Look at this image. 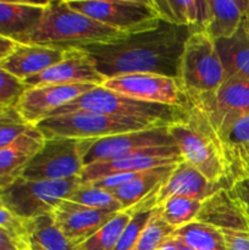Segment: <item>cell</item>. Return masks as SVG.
Wrapping results in <instances>:
<instances>
[{"instance_id": "1", "label": "cell", "mask_w": 249, "mask_h": 250, "mask_svg": "<svg viewBox=\"0 0 249 250\" xmlns=\"http://www.w3.org/2000/svg\"><path fill=\"white\" fill-rule=\"evenodd\" d=\"M189 36L188 27L161 20L158 27L149 31L80 48L90 56L105 80L132 73H154L178 80L181 55Z\"/></svg>"}, {"instance_id": "2", "label": "cell", "mask_w": 249, "mask_h": 250, "mask_svg": "<svg viewBox=\"0 0 249 250\" xmlns=\"http://www.w3.org/2000/svg\"><path fill=\"white\" fill-rule=\"evenodd\" d=\"M124 36L127 34L75 11L66 1H48L39 23L22 36L17 44L68 49L115 41Z\"/></svg>"}, {"instance_id": "3", "label": "cell", "mask_w": 249, "mask_h": 250, "mask_svg": "<svg viewBox=\"0 0 249 250\" xmlns=\"http://www.w3.org/2000/svg\"><path fill=\"white\" fill-rule=\"evenodd\" d=\"M183 160L209 182L229 189L233 186L221 143L202 110L189 103L185 121L168 127Z\"/></svg>"}, {"instance_id": "4", "label": "cell", "mask_w": 249, "mask_h": 250, "mask_svg": "<svg viewBox=\"0 0 249 250\" xmlns=\"http://www.w3.org/2000/svg\"><path fill=\"white\" fill-rule=\"evenodd\" d=\"M76 111H87L120 119L134 120L159 127H168L185 121L187 109L170 105L139 102L95 85L87 93L55 110L49 117L62 116Z\"/></svg>"}, {"instance_id": "5", "label": "cell", "mask_w": 249, "mask_h": 250, "mask_svg": "<svg viewBox=\"0 0 249 250\" xmlns=\"http://www.w3.org/2000/svg\"><path fill=\"white\" fill-rule=\"evenodd\" d=\"M226 80L215 44L204 32L190 33L180 60L178 81L188 98L211 95Z\"/></svg>"}, {"instance_id": "6", "label": "cell", "mask_w": 249, "mask_h": 250, "mask_svg": "<svg viewBox=\"0 0 249 250\" xmlns=\"http://www.w3.org/2000/svg\"><path fill=\"white\" fill-rule=\"evenodd\" d=\"M80 177L61 181H28L20 177L0 189L2 205L21 220L53 214L62 200L81 185Z\"/></svg>"}, {"instance_id": "7", "label": "cell", "mask_w": 249, "mask_h": 250, "mask_svg": "<svg viewBox=\"0 0 249 250\" xmlns=\"http://www.w3.org/2000/svg\"><path fill=\"white\" fill-rule=\"evenodd\" d=\"M68 6L124 34L158 27L161 19L153 0H66Z\"/></svg>"}, {"instance_id": "8", "label": "cell", "mask_w": 249, "mask_h": 250, "mask_svg": "<svg viewBox=\"0 0 249 250\" xmlns=\"http://www.w3.org/2000/svg\"><path fill=\"white\" fill-rule=\"evenodd\" d=\"M44 139H100L128 132L154 128V125L87 111L48 117L36 125Z\"/></svg>"}, {"instance_id": "9", "label": "cell", "mask_w": 249, "mask_h": 250, "mask_svg": "<svg viewBox=\"0 0 249 250\" xmlns=\"http://www.w3.org/2000/svg\"><path fill=\"white\" fill-rule=\"evenodd\" d=\"M95 139H45L41 150L22 172L28 181H61L80 177L83 159Z\"/></svg>"}, {"instance_id": "10", "label": "cell", "mask_w": 249, "mask_h": 250, "mask_svg": "<svg viewBox=\"0 0 249 250\" xmlns=\"http://www.w3.org/2000/svg\"><path fill=\"white\" fill-rule=\"evenodd\" d=\"M103 87L139 102L187 109L189 100L180 81L154 73H132L105 80Z\"/></svg>"}, {"instance_id": "11", "label": "cell", "mask_w": 249, "mask_h": 250, "mask_svg": "<svg viewBox=\"0 0 249 250\" xmlns=\"http://www.w3.org/2000/svg\"><path fill=\"white\" fill-rule=\"evenodd\" d=\"M194 106L204 112L221 143L232 182L249 176V114H217L198 105Z\"/></svg>"}, {"instance_id": "12", "label": "cell", "mask_w": 249, "mask_h": 250, "mask_svg": "<svg viewBox=\"0 0 249 250\" xmlns=\"http://www.w3.org/2000/svg\"><path fill=\"white\" fill-rule=\"evenodd\" d=\"M168 127H154L95 139L84 155L83 164L88 166L95 163L119 159L143 149L176 146L168 132Z\"/></svg>"}, {"instance_id": "13", "label": "cell", "mask_w": 249, "mask_h": 250, "mask_svg": "<svg viewBox=\"0 0 249 250\" xmlns=\"http://www.w3.org/2000/svg\"><path fill=\"white\" fill-rule=\"evenodd\" d=\"M181 161L183 158L177 146L143 149L114 160L84 166L80 178L82 183H90L114 173L142 172L161 166L177 165Z\"/></svg>"}, {"instance_id": "14", "label": "cell", "mask_w": 249, "mask_h": 250, "mask_svg": "<svg viewBox=\"0 0 249 250\" xmlns=\"http://www.w3.org/2000/svg\"><path fill=\"white\" fill-rule=\"evenodd\" d=\"M94 84H43L26 88L15 109L31 126L48 119L55 110L87 93Z\"/></svg>"}, {"instance_id": "15", "label": "cell", "mask_w": 249, "mask_h": 250, "mask_svg": "<svg viewBox=\"0 0 249 250\" xmlns=\"http://www.w3.org/2000/svg\"><path fill=\"white\" fill-rule=\"evenodd\" d=\"M22 82L27 88L43 84L102 85L105 78L98 72L90 56L83 49L68 48L65 49L61 61Z\"/></svg>"}, {"instance_id": "16", "label": "cell", "mask_w": 249, "mask_h": 250, "mask_svg": "<svg viewBox=\"0 0 249 250\" xmlns=\"http://www.w3.org/2000/svg\"><path fill=\"white\" fill-rule=\"evenodd\" d=\"M116 214L83 207L68 200H62L53 212L58 229L76 246L87 241Z\"/></svg>"}, {"instance_id": "17", "label": "cell", "mask_w": 249, "mask_h": 250, "mask_svg": "<svg viewBox=\"0 0 249 250\" xmlns=\"http://www.w3.org/2000/svg\"><path fill=\"white\" fill-rule=\"evenodd\" d=\"M220 189L224 188L209 182L199 171L183 160L175 166L170 177L159 189L156 208H160L171 197H185L203 202Z\"/></svg>"}, {"instance_id": "18", "label": "cell", "mask_w": 249, "mask_h": 250, "mask_svg": "<svg viewBox=\"0 0 249 250\" xmlns=\"http://www.w3.org/2000/svg\"><path fill=\"white\" fill-rule=\"evenodd\" d=\"M65 49L53 46L17 44L9 55L0 60V67L17 80L24 81L58 63Z\"/></svg>"}, {"instance_id": "19", "label": "cell", "mask_w": 249, "mask_h": 250, "mask_svg": "<svg viewBox=\"0 0 249 250\" xmlns=\"http://www.w3.org/2000/svg\"><path fill=\"white\" fill-rule=\"evenodd\" d=\"M44 137L31 126L23 134L5 148L0 149V189L22 176L26 166L43 146Z\"/></svg>"}, {"instance_id": "20", "label": "cell", "mask_w": 249, "mask_h": 250, "mask_svg": "<svg viewBox=\"0 0 249 250\" xmlns=\"http://www.w3.org/2000/svg\"><path fill=\"white\" fill-rule=\"evenodd\" d=\"M194 221L220 231L249 232L248 222L228 189H220L202 202Z\"/></svg>"}, {"instance_id": "21", "label": "cell", "mask_w": 249, "mask_h": 250, "mask_svg": "<svg viewBox=\"0 0 249 250\" xmlns=\"http://www.w3.org/2000/svg\"><path fill=\"white\" fill-rule=\"evenodd\" d=\"M190 104L212 110L217 114H249V82L238 78H227L211 95L188 98Z\"/></svg>"}, {"instance_id": "22", "label": "cell", "mask_w": 249, "mask_h": 250, "mask_svg": "<svg viewBox=\"0 0 249 250\" xmlns=\"http://www.w3.org/2000/svg\"><path fill=\"white\" fill-rule=\"evenodd\" d=\"M48 1H0V37L19 42L41 21Z\"/></svg>"}, {"instance_id": "23", "label": "cell", "mask_w": 249, "mask_h": 250, "mask_svg": "<svg viewBox=\"0 0 249 250\" xmlns=\"http://www.w3.org/2000/svg\"><path fill=\"white\" fill-rule=\"evenodd\" d=\"M249 0H208L204 33L212 41L231 38L241 26Z\"/></svg>"}, {"instance_id": "24", "label": "cell", "mask_w": 249, "mask_h": 250, "mask_svg": "<svg viewBox=\"0 0 249 250\" xmlns=\"http://www.w3.org/2000/svg\"><path fill=\"white\" fill-rule=\"evenodd\" d=\"M227 78H238L249 82V32L244 19L236 33L227 39L214 41Z\"/></svg>"}, {"instance_id": "25", "label": "cell", "mask_w": 249, "mask_h": 250, "mask_svg": "<svg viewBox=\"0 0 249 250\" xmlns=\"http://www.w3.org/2000/svg\"><path fill=\"white\" fill-rule=\"evenodd\" d=\"M175 166L176 165L161 166V167L142 171L133 180L117 189L111 190L110 193L121 204L122 211H124L143 202L149 195L158 193L161 186L170 177Z\"/></svg>"}, {"instance_id": "26", "label": "cell", "mask_w": 249, "mask_h": 250, "mask_svg": "<svg viewBox=\"0 0 249 250\" xmlns=\"http://www.w3.org/2000/svg\"><path fill=\"white\" fill-rule=\"evenodd\" d=\"M22 241L26 250H78L58 229L53 214L26 220Z\"/></svg>"}, {"instance_id": "27", "label": "cell", "mask_w": 249, "mask_h": 250, "mask_svg": "<svg viewBox=\"0 0 249 250\" xmlns=\"http://www.w3.org/2000/svg\"><path fill=\"white\" fill-rule=\"evenodd\" d=\"M163 21L188 27L190 33L204 31L208 20V0H153Z\"/></svg>"}, {"instance_id": "28", "label": "cell", "mask_w": 249, "mask_h": 250, "mask_svg": "<svg viewBox=\"0 0 249 250\" xmlns=\"http://www.w3.org/2000/svg\"><path fill=\"white\" fill-rule=\"evenodd\" d=\"M172 237L193 250H226L224 233L220 229L197 221L176 229Z\"/></svg>"}, {"instance_id": "29", "label": "cell", "mask_w": 249, "mask_h": 250, "mask_svg": "<svg viewBox=\"0 0 249 250\" xmlns=\"http://www.w3.org/2000/svg\"><path fill=\"white\" fill-rule=\"evenodd\" d=\"M131 216V209L117 212L105 226L81 243L78 250H114Z\"/></svg>"}, {"instance_id": "30", "label": "cell", "mask_w": 249, "mask_h": 250, "mask_svg": "<svg viewBox=\"0 0 249 250\" xmlns=\"http://www.w3.org/2000/svg\"><path fill=\"white\" fill-rule=\"evenodd\" d=\"M202 202L185 197H171L159 208V215L170 226L178 227L190 224L199 212Z\"/></svg>"}, {"instance_id": "31", "label": "cell", "mask_w": 249, "mask_h": 250, "mask_svg": "<svg viewBox=\"0 0 249 250\" xmlns=\"http://www.w3.org/2000/svg\"><path fill=\"white\" fill-rule=\"evenodd\" d=\"M68 202L92 208L105 210L110 212L122 211V207L110 192L97 188L92 183H81L68 197Z\"/></svg>"}, {"instance_id": "32", "label": "cell", "mask_w": 249, "mask_h": 250, "mask_svg": "<svg viewBox=\"0 0 249 250\" xmlns=\"http://www.w3.org/2000/svg\"><path fill=\"white\" fill-rule=\"evenodd\" d=\"M176 231V227L166 224L159 215V208L156 212L149 220L148 225L142 232L138 242L133 250H158L159 247L167 238L172 236Z\"/></svg>"}, {"instance_id": "33", "label": "cell", "mask_w": 249, "mask_h": 250, "mask_svg": "<svg viewBox=\"0 0 249 250\" xmlns=\"http://www.w3.org/2000/svg\"><path fill=\"white\" fill-rule=\"evenodd\" d=\"M29 127L15 107H7L0 114V149L16 141Z\"/></svg>"}, {"instance_id": "34", "label": "cell", "mask_w": 249, "mask_h": 250, "mask_svg": "<svg viewBox=\"0 0 249 250\" xmlns=\"http://www.w3.org/2000/svg\"><path fill=\"white\" fill-rule=\"evenodd\" d=\"M26 88L22 81L17 80L16 77L0 67V105L1 106L15 107Z\"/></svg>"}, {"instance_id": "35", "label": "cell", "mask_w": 249, "mask_h": 250, "mask_svg": "<svg viewBox=\"0 0 249 250\" xmlns=\"http://www.w3.org/2000/svg\"><path fill=\"white\" fill-rule=\"evenodd\" d=\"M228 190L241 208L249 226V176L234 182Z\"/></svg>"}, {"instance_id": "36", "label": "cell", "mask_w": 249, "mask_h": 250, "mask_svg": "<svg viewBox=\"0 0 249 250\" xmlns=\"http://www.w3.org/2000/svg\"><path fill=\"white\" fill-rule=\"evenodd\" d=\"M0 227L10 231L22 241L24 231V220H21L17 216H15L4 205H0ZM22 243H23V241H22Z\"/></svg>"}, {"instance_id": "37", "label": "cell", "mask_w": 249, "mask_h": 250, "mask_svg": "<svg viewBox=\"0 0 249 250\" xmlns=\"http://www.w3.org/2000/svg\"><path fill=\"white\" fill-rule=\"evenodd\" d=\"M221 232L225 237L226 250H249V232Z\"/></svg>"}, {"instance_id": "38", "label": "cell", "mask_w": 249, "mask_h": 250, "mask_svg": "<svg viewBox=\"0 0 249 250\" xmlns=\"http://www.w3.org/2000/svg\"><path fill=\"white\" fill-rule=\"evenodd\" d=\"M0 250H26L19 237L0 227Z\"/></svg>"}, {"instance_id": "39", "label": "cell", "mask_w": 249, "mask_h": 250, "mask_svg": "<svg viewBox=\"0 0 249 250\" xmlns=\"http://www.w3.org/2000/svg\"><path fill=\"white\" fill-rule=\"evenodd\" d=\"M16 45H17L16 42L11 41V39H6L0 37V60H2L5 56L9 55V54L14 50Z\"/></svg>"}, {"instance_id": "40", "label": "cell", "mask_w": 249, "mask_h": 250, "mask_svg": "<svg viewBox=\"0 0 249 250\" xmlns=\"http://www.w3.org/2000/svg\"><path fill=\"white\" fill-rule=\"evenodd\" d=\"M158 250H178V241L171 236L159 247Z\"/></svg>"}, {"instance_id": "41", "label": "cell", "mask_w": 249, "mask_h": 250, "mask_svg": "<svg viewBox=\"0 0 249 250\" xmlns=\"http://www.w3.org/2000/svg\"><path fill=\"white\" fill-rule=\"evenodd\" d=\"M244 23H246L247 31L249 32V7H248V10H247V14H246V16H244Z\"/></svg>"}, {"instance_id": "42", "label": "cell", "mask_w": 249, "mask_h": 250, "mask_svg": "<svg viewBox=\"0 0 249 250\" xmlns=\"http://www.w3.org/2000/svg\"><path fill=\"white\" fill-rule=\"evenodd\" d=\"M178 250H193V249L188 248V247L183 246L182 243H180V242H178Z\"/></svg>"}, {"instance_id": "43", "label": "cell", "mask_w": 249, "mask_h": 250, "mask_svg": "<svg viewBox=\"0 0 249 250\" xmlns=\"http://www.w3.org/2000/svg\"><path fill=\"white\" fill-rule=\"evenodd\" d=\"M7 107L6 106H1V105H0V114H1L2 111H5V110H6Z\"/></svg>"}, {"instance_id": "44", "label": "cell", "mask_w": 249, "mask_h": 250, "mask_svg": "<svg viewBox=\"0 0 249 250\" xmlns=\"http://www.w3.org/2000/svg\"><path fill=\"white\" fill-rule=\"evenodd\" d=\"M0 205H2V203H1V200H0Z\"/></svg>"}, {"instance_id": "45", "label": "cell", "mask_w": 249, "mask_h": 250, "mask_svg": "<svg viewBox=\"0 0 249 250\" xmlns=\"http://www.w3.org/2000/svg\"><path fill=\"white\" fill-rule=\"evenodd\" d=\"M248 173H249V166H248Z\"/></svg>"}]
</instances>
